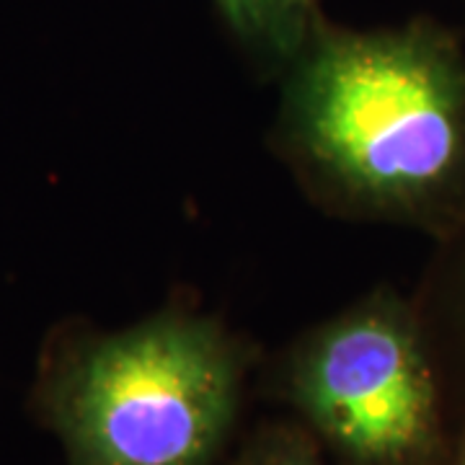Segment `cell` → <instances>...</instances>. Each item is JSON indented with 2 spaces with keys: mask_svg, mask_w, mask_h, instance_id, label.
<instances>
[{
  "mask_svg": "<svg viewBox=\"0 0 465 465\" xmlns=\"http://www.w3.org/2000/svg\"><path fill=\"white\" fill-rule=\"evenodd\" d=\"M259 465H316V460L300 448L298 442H284V448L266 455Z\"/></svg>",
  "mask_w": 465,
  "mask_h": 465,
  "instance_id": "obj_6",
  "label": "cell"
},
{
  "mask_svg": "<svg viewBox=\"0 0 465 465\" xmlns=\"http://www.w3.org/2000/svg\"><path fill=\"white\" fill-rule=\"evenodd\" d=\"M414 302L440 375L448 367L465 372V220L437 241Z\"/></svg>",
  "mask_w": 465,
  "mask_h": 465,
  "instance_id": "obj_5",
  "label": "cell"
},
{
  "mask_svg": "<svg viewBox=\"0 0 465 465\" xmlns=\"http://www.w3.org/2000/svg\"><path fill=\"white\" fill-rule=\"evenodd\" d=\"M232 39L269 75H284L323 21L318 0H213Z\"/></svg>",
  "mask_w": 465,
  "mask_h": 465,
  "instance_id": "obj_4",
  "label": "cell"
},
{
  "mask_svg": "<svg viewBox=\"0 0 465 465\" xmlns=\"http://www.w3.org/2000/svg\"><path fill=\"white\" fill-rule=\"evenodd\" d=\"M241 351L215 318L163 311L85 339L57 382L81 465H204L231 430Z\"/></svg>",
  "mask_w": 465,
  "mask_h": 465,
  "instance_id": "obj_2",
  "label": "cell"
},
{
  "mask_svg": "<svg viewBox=\"0 0 465 465\" xmlns=\"http://www.w3.org/2000/svg\"><path fill=\"white\" fill-rule=\"evenodd\" d=\"M292 396L354 465H440L445 385L414 298L391 287L308 333L292 357Z\"/></svg>",
  "mask_w": 465,
  "mask_h": 465,
  "instance_id": "obj_3",
  "label": "cell"
},
{
  "mask_svg": "<svg viewBox=\"0 0 465 465\" xmlns=\"http://www.w3.org/2000/svg\"><path fill=\"white\" fill-rule=\"evenodd\" d=\"M455 465H465V432L458 440V452H455Z\"/></svg>",
  "mask_w": 465,
  "mask_h": 465,
  "instance_id": "obj_7",
  "label": "cell"
},
{
  "mask_svg": "<svg viewBox=\"0 0 465 465\" xmlns=\"http://www.w3.org/2000/svg\"><path fill=\"white\" fill-rule=\"evenodd\" d=\"M274 143L329 213L440 241L465 220V52L430 18H326L284 70Z\"/></svg>",
  "mask_w": 465,
  "mask_h": 465,
  "instance_id": "obj_1",
  "label": "cell"
}]
</instances>
